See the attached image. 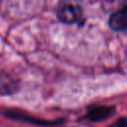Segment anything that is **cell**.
Listing matches in <instances>:
<instances>
[{
  "instance_id": "cell-1",
  "label": "cell",
  "mask_w": 127,
  "mask_h": 127,
  "mask_svg": "<svg viewBox=\"0 0 127 127\" xmlns=\"http://www.w3.org/2000/svg\"><path fill=\"white\" fill-rule=\"evenodd\" d=\"M57 15L62 22L72 24L81 18L82 9L76 0H64L57 9Z\"/></svg>"
},
{
  "instance_id": "cell-2",
  "label": "cell",
  "mask_w": 127,
  "mask_h": 127,
  "mask_svg": "<svg viewBox=\"0 0 127 127\" xmlns=\"http://www.w3.org/2000/svg\"><path fill=\"white\" fill-rule=\"evenodd\" d=\"M109 26L112 30L118 32L127 30V1L122 9L117 10L110 16Z\"/></svg>"
},
{
  "instance_id": "cell-3",
  "label": "cell",
  "mask_w": 127,
  "mask_h": 127,
  "mask_svg": "<svg viewBox=\"0 0 127 127\" xmlns=\"http://www.w3.org/2000/svg\"><path fill=\"white\" fill-rule=\"evenodd\" d=\"M18 90L17 81L7 73L0 72V95H8Z\"/></svg>"
},
{
  "instance_id": "cell-4",
  "label": "cell",
  "mask_w": 127,
  "mask_h": 127,
  "mask_svg": "<svg viewBox=\"0 0 127 127\" xmlns=\"http://www.w3.org/2000/svg\"><path fill=\"white\" fill-rule=\"evenodd\" d=\"M114 112L113 106H97L88 112V119L94 122H98L108 118Z\"/></svg>"
},
{
  "instance_id": "cell-5",
  "label": "cell",
  "mask_w": 127,
  "mask_h": 127,
  "mask_svg": "<svg viewBox=\"0 0 127 127\" xmlns=\"http://www.w3.org/2000/svg\"><path fill=\"white\" fill-rule=\"evenodd\" d=\"M109 127H127V119L120 118V119L116 120L113 124H111Z\"/></svg>"
}]
</instances>
